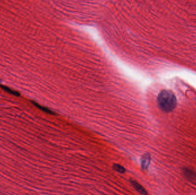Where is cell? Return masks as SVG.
<instances>
[{
    "instance_id": "277c9868",
    "label": "cell",
    "mask_w": 196,
    "mask_h": 195,
    "mask_svg": "<svg viewBox=\"0 0 196 195\" xmlns=\"http://www.w3.org/2000/svg\"><path fill=\"white\" fill-rule=\"evenodd\" d=\"M184 174L185 176L190 180H194L196 178V175L194 172L190 171L188 169H186L184 170Z\"/></svg>"
},
{
    "instance_id": "3957f363",
    "label": "cell",
    "mask_w": 196,
    "mask_h": 195,
    "mask_svg": "<svg viewBox=\"0 0 196 195\" xmlns=\"http://www.w3.org/2000/svg\"><path fill=\"white\" fill-rule=\"evenodd\" d=\"M130 182L132 184V185L133 186V187L135 189V190L138 193H139L140 194H142V195H148V192H146L145 189L144 188L142 185H140L139 183H138L137 182H135L134 180H130Z\"/></svg>"
},
{
    "instance_id": "6da1fadb",
    "label": "cell",
    "mask_w": 196,
    "mask_h": 195,
    "mask_svg": "<svg viewBox=\"0 0 196 195\" xmlns=\"http://www.w3.org/2000/svg\"><path fill=\"white\" fill-rule=\"evenodd\" d=\"M158 105L165 112L173 111L177 106V101L175 94L170 90H163L158 96Z\"/></svg>"
},
{
    "instance_id": "7a4b0ae2",
    "label": "cell",
    "mask_w": 196,
    "mask_h": 195,
    "mask_svg": "<svg viewBox=\"0 0 196 195\" xmlns=\"http://www.w3.org/2000/svg\"><path fill=\"white\" fill-rule=\"evenodd\" d=\"M151 160L150 155L149 153H145L143 155L141 158V166L143 169H147L149 167Z\"/></svg>"
},
{
    "instance_id": "5b68a950",
    "label": "cell",
    "mask_w": 196,
    "mask_h": 195,
    "mask_svg": "<svg viewBox=\"0 0 196 195\" xmlns=\"http://www.w3.org/2000/svg\"><path fill=\"white\" fill-rule=\"evenodd\" d=\"M113 169L115 170V171L120 173H124L126 172V169L122 165L119 164H115L113 165Z\"/></svg>"
}]
</instances>
